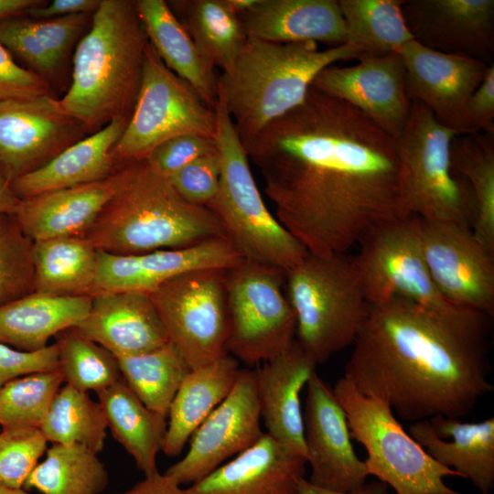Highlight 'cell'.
<instances>
[{
    "label": "cell",
    "instance_id": "obj_1",
    "mask_svg": "<svg viewBox=\"0 0 494 494\" xmlns=\"http://www.w3.org/2000/svg\"><path fill=\"white\" fill-rule=\"evenodd\" d=\"M242 145L275 217L308 252L346 253L371 228L402 219L394 139L338 98L310 87Z\"/></svg>",
    "mask_w": 494,
    "mask_h": 494
},
{
    "label": "cell",
    "instance_id": "obj_2",
    "mask_svg": "<svg viewBox=\"0 0 494 494\" xmlns=\"http://www.w3.org/2000/svg\"><path fill=\"white\" fill-rule=\"evenodd\" d=\"M490 319L404 298L370 305L343 377L403 420L461 419L494 389Z\"/></svg>",
    "mask_w": 494,
    "mask_h": 494
},
{
    "label": "cell",
    "instance_id": "obj_3",
    "mask_svg": "<svg viewBox=\"0 0 494 494\" xmlns=\"http://www.w3.org/2000/svg\"><path fill=\"white\" fill-rule=\"evenodd\" d=\"M147 42L135 1L101 0L77 44L70 87L59 99L65 113L90 134L114 119H129Z\"/></svg>",
    "mask_w": 494,
    "mask_h": 494
},
{
    "label": "cell",
    "instance_id": "obj_4",
    "mask_svg": "<svg viewBox=\"0 0 494 494\" xmlns=\"http://www.w3.org/2000/svg\"><path fill=\"white\" fill-rule=\"evenodd\" d=\"M117 176L114 194L85 235L97 250L136 254L226 237L209 209L186 201L145 158L121 164Z\"/></svg>",
    "mask_w": 494,
    "mask_h": 494
},
{
    "label": "cell",
    "instance_id": "obj_5",
    "mask_svg": "<svg viewBox=\"0 0 494 494\" xmlns=\"http://www.w3.org/2000/svg\"><path fill=\"white\" fill-rule=\"evenodd\" d=\"M360 56L350 44L319 49L312 41L275 43L247 37L232 68L220 76L218 96L244 144L301 104L322 70Z\"/></svg>",
    "mask_w": 494,
    "mask_h": 494
},
{
    "label": "cell",
    "instance_id": "obj_6",
    "mask_svg": "<svg viewBox=\"0 0 494 494\" xmlns=\"http://www.w3.org/2000/svg\"><path fill=\"white\" fill-rule=\"evenodd\" d=\"M215 112V140L221 169L218 192L207 208L218 218L225 236L243 261L287 272L308 252L265 205L245 148L219 96Z\"/></svg>",
    "mask_w": 494,
    "mask_h": 494
},
{
    "label": "cell",
    "instance_id": "obj_7",
    "mask_svg": "<svg viewBox=\"0 0 494 494\" xmlns=\"http://www.w3.org/2000/svg\"><path fill=\"white\" fill-rule=\"evenodd\" d=\"M285 283L295 340L317 365L353 344L370 305L352 256L308 252Z\"/></svg>",
    "mask_w": 494,
    "mask_h": 494
},
{
    "label": "cell",
    "instance_id": "obj_8",
    "mask_svg": "<svg viewBox=\"0 0 494 494\" xmlns=\"http://www.w3.org/2000/svg\"><path fill=\"white\" fill-rule=\"evenodd\" d=\"M460 134L441 124L423 103L412 101L408 124L395 140L402 219L471 227L475 199L467 180L454 171L450 156L451 142Z\"/></svg>",
    "mask_w": 494,
    "mask_h": 494
},
{
    "label": "cell",
    "instance_id": "obj_9",
    "mask_svg": "<svg viewBox=\"0 0 494 494\" xmlns=\"http://www.w3.org/2000/svg\"><path fill=\"white\" fill-rule=\"evenodd\" d=\"M332 389L346 413L351 437L367 451L369 476L397 494H463L444 481L460 475L431 457L404 431L387 403L361 393L344 377Z\"/></svg>",
    "mask_w": 494,
    "mask_h": 494
},
{
    "label": "cell",
    "instance_id": "obj_10",
    "mask_svg": "<svg viewBox=\"0 0 494 494\" xmlns=\"http://www.w3.org/2000/svg\"><path fill=\"white\" fill-rule=\"evenodd\" d=\"M285 273L247 261L225 271L226 351L238 361L259 366L295 340V315L283 291Z\"/></svg>",
    "mask_w": 494,
    "mask_h": 494
},
{
    "label": "cell",
    "instance_id": "obj_11",
    "mask_svg": "<svg viewBox=\"0 0 494 494\" xmlns=\"http://www.w3.org/2000/svg\"><path fill=\"white\" fill-rule=\"evenodd\" d=\"M216 112L186 81L170 70L149 41L137 99L113 148L116 162L140 160L181 134L216 135Z\"/></svg>",
    "mask_w": 494,
    "mask_h": 494
},
{
    "label": "cell",
    "instance_id": "obj_12",
    "mask_svg": "<svg viewBox=\"0 0 494 494\" xmlns=\"http://www.w3.org/2000/svg\"><path fill=\"white\" fill-rule=\"evenodd\" d=\"M225 271L187 272L149 292L169 341L190 370L227 354Z\"/></svg>",
    "mask_w": 494,
    "mask_h": 494
},
{
    "label": "cell",
    "instance_id": "obj_13",
    "mask_svg": "<svg viewBox=\"0 0 494 494\" xmlns=\"http://www.w3.org/2000/svg\"><path fill=\"white\" fill-rule=\"evenodd\" d=\"M358 244L352 260L370 305L404 298L439 310L456 307L430 276L413 217L378 224Z\"/></svg>",
    "mask_w": 494,
    "mask_h": 494
},
{
    "label": "cell",
    "instance_id": "obj_14",
    "mask_svg": "<svg viewBox=\"0 0 494 494\" xmlns=\"http://www.w3.org/2000/svg\"><path fill=\"white\" fill-rule=\"evenodd\" d=\"M424 258L441 295L451 305L494 315V254L471 227L413 217Z\"/></svg>",
    "mask_w": 494,
    "mask_h": 494
},
{
    "label": "cell",
    "instance_id": "obj_15",
    "mask_svg": "<svg viewBox=\"0 0 494 494\" xmlns=\"http://www.w3.org/2000/svg\"><path fill=\"white\" fill-rule=\"evenodd\" d=\"M261 420L254 370L240 369L229 395L191 435L187 454L164 474L181 487L198 482L255 444L264 433Z\"/></svg>",
    "mask_w": 494,
    "mask_h": 494
},
{
    "label": "cell",
    "instance_id": "obj_16",
    "mask_svg": "<svg viewBox=\"0 0 494 494\" xmlns=\"http://www.w3.org/2000/svg\"><path fill=\"white\" fill-rule=\"evenodd\" d=\"M84 127L51 94L0 102V171L11 183L84 138Z\"/></svg>",
    "mask_w": 494,
    "mask_h": 494
},
{
    "label": "cell",
    "instance_id": "obj_17",
    "mask_svg": "<svg viewBox=\"0 0 494 494\" xmlns=\"http://www.w3.org/2000/svg\"><path fill=\"white\" fill-rule=\"evenodd\" d=\"M357 59L355 65L325 68L311 87L353 106L395 141L408 124L412 104L401 55L364 54Z\"/></svg>",
    "mask_w": 494,
    "mask_h": 494
},
{
    "label": "cell",
    "instance_id": "obj_18",
    "mask_svg": "<svg viewBox=\"0 0 494 494\" xmlns=\"http://www.w3.org/2000/svg\"><path fill=\"white\" fill-rule=\"evenodd\" d=\"M303 413L306 463L311 484L336 492L359 489L369 476L353 448L346 413L333 389L315 372L309 379Z\"/></svg>",
    "mask_w": 494,
    "mask_h": 494
},
{
    "label": "cell",
    "instance_id": "obj_19",
    "mask_svg": "<svg viewBox=\"0 0 494 494\" xmlns=\"http://www.w3.org/2000/svg\"><path fill=\"white\" fill-rule=\"evenodd\" d=\"M399 54L405 69L409 99L423 103L444 126L471 133L467 121V103L489 65L435 51L414 40L406 43Z\"/></svg>",
    "mask_w": 494,
    "mask_h": 494
},
{
    "label": "cell",
    "instance_id": "obj_20",
    "mask_svg": "<svg viewBox=\"0 0 494 494\" xmlns=\"http://www.w3.org/2000/svg\"><path fill=\"white\" fill-rule=\"evenodd\" d=\"M243 259L226 237L191 246L136 254H113L98 250L93 295L104 291L151 292L187 272L230 269Z\"/></svg>",
    "mask_w": 494,
    "mask_h": 494
},
{
    "label": "cell",
    "instance_id": "obj_21",
    "mask_svg": "<svg viewBox=\"0 0 494 494\" xmlns=\"http://www.w3.org/2000/svg\"><path fill=\"white\" fill-rule=\"evenodd\" d=\"M402 10L413 40L422 46L493 63V0H407Z\"/></svg>",
    "mask_w": 494,
    "mask_h": 494
},
{
    "label": "cell",
    "instance_id": "obj_22",
    "mask_svg": "<svg viewBox=\"0 0 494 494\" xmlns=\"http://www.w3.org/2000/svg\"><path fill=\"white\" fill-rule=\"evenodd\" d=\"M73 328L117 359L151 351L169 342L147 292H98L91 295L85 318Z\"/></svg>",
    "mask_w": 494,
    "mask_h": 494
},
{
    "label": "cell",
    "instance_id": "obj_23",
    "mask_svg": "<svg viewBox=\"0 0 494 494\" xmlns=\"http://www.w3.org/2000/svg\"><path fill=\"white\" fill-rule=\"evenodd\" d=\"M317 366L295 340L285 351L253 370L265 433L306 459L300 393Z\"/></svg>",
    "mask_w": 494,
    "mask_h": 494
},
{
    "label": "cell",
    "instance_id": "obj_24",
    "mask_svg": "<svg viewBox=\"0 0 494 494\" xmlns=\"http://www.w3.org/2000/svg\"><path fill=\"white\" fill-rule=\"evenodd\" d=\"M306 459L263 433L251 447L189 485L187 494H299Z\"/></svg>",
    "mask_w": 494,
    "mask_h": 494
},
{
    "label": "cell",
    "instance_id": "obj_25",
    "mask_svg": "<svg viewBox=\"0 0 494 494\" xmlns=\"http://www.w3.org/2000/svg\"><path fill=\"white\" fill-rule=\"evenodd\" d=\"M408 434L444 467L469 479L481 494L494 487V418L465 423L435 415L413 422Z\"/></svg>",
    "mask_w": 494,
    "mask_h": 494
},
{
    "label": "cell",
    "instance_id": "obj_26",
    "mask_svg": "<svg viewBox=\"0 0 494 494\" xmlns=\"http://www.w3.org/2000/svg\"><path fill=\"white\" fill-rule=\"evenodd\" d=\"M247 37L275 43L321 42L338 47L348 31L336 0H257L238 16Z\"/></svg>",
    "mask_w": 494,
    "mask_h": 494
},
{
    "label": "cell",
    "instance_id": "obj_27",
    "mask_svg": "<svg viewBox=\"0 0 494 494\" xmlns=\"http://www.w3.org/2000/svg\"><path fill=\"white\" fill-rule=\"evenodd\" d=\"M117 182L116 170L104 180L22 199L14 215L33 242L85 236L114 194Z\"/></svg>",
    "mask_w": 494,
    "mask_h": 494
},
{
    "label": "cell",
    "instance_id": "obj_28",
    "mask_svg": "<svg viewBox=\"0 0 494 494\" xmlns=\"http://www.w3.org/2000/svg\"><path fill=\"white\" fill-rule=\"evenodd\" d=\"M128 120L114 119L101 130L68 146L44 166L13 180L10 183L12 190L22 199L108 178L120 166L113 151Z\"/></svg>",
    "mask_w": 494,
    "mask_h": 494
},
{
    "label": "cell",
    "instance_id": "obj_29",
    "mask_svg": "<svg viewBox=\"0 0 494 494\" xmlns=\"http://www.w3.org/2000/svg\"><path fill=\"white\" fill-rule=\"evenodd\" d=\"M91 295L59 296L33 292L0 306V343L22 351L48 347L52 337L77 327L87 316Z\"/></svg>",
    "mask_w": 494,
    "mask_h": 494
},
{
    "label": "cell",
    "instance_id": "obj_30",
    "mask_svg": "<svg viewBox=\"0 0 494 494\" xmlns=\"http://www.w3.org/2000/svg\"><path fill=\"white\" fill-rule=\"evenodd\" d=\"M240 371L239 361L225 354L190 370L178 388L168 411L162 451L178 456L193 433L229 395Z\"/></svg>",
    "mask_w": 494,
    "mask_h": 494
},
{
    "label": "cell",
    "instance_id": "obj_31",
    "mask_svg": "<svg viewBox=\"0 0 494 494\" xmlns=\"http://www.w3.org/2000/svg\"><path fill=\"white\" fill-rule=\"evenodd\" d=\"M135 4L146 38L164 64L215 108L220 77L200 54L167 3L137 0Z\"/></svg>",
    "mask_w": 494,
    "mask_h": 494
},
{
    "label": "cell",
    "instance_id": "obj_32",
    "mask_svg": "<svg viewBox=\"0 0 494 494\" xmlns=\"http://www.w3.org/2000/svg\"><path fill=\"white\" fill-rule=\"evenodd\" d=\"M96 393L108 428L137 468L145 477L159 472L156 456L162 451L166 417L147 408L123 378Z\"/></svg>",
    "mask_w": 494,
    "mask_h": 494
},
{
    "label": "cell",
    "instance_id": "obj_33",
    "mask_svg": "<svg viewBox=\"0 0 494 494\" xmlns=\"http://www.w3.org/2000/svg\"><path fill=\"white\" fill-rule=\"evenodd\" d=\"M98 250L85 236L33 243L35 292L59 296L92 295Z\"/></svg>",
    "mask_w": 494,
    "mask_h": 494
},
{
    "label": "cell",
    "instance_id": "obj_34",
    "mask_svg": "<svg viewBox=\"0 0 494 494\" xmlns=\"http://www.w3.org/2000/svg\"><path fill=\"white\" fill-rule=\"evenodd\" d=\"M166 3L204 59L214 68L229 71L247 36L239 17L227 7L224 0Z\"/></svg>",
    "mask_w": 494,
    "mask_h": 494
},
{
    "label": "cell",
    "instance_id": "obj_35",
    "mask_svg": "<svg viewBox=\"0 0 494 494\" xmlns=\"http://www.w3.org/2000/svg\"><path fill=\"white\" fill-rule=\"evenodd\" d=\"M450 156L454 171L467 180L475 199L472 232L494 254V136L460 134L451 142Z\"/></svg>",
    "mask_w": 494,
    "mask_h": 494
},
{
    "label": "cell",
    "instance_id": "obj_36",
    "mask_svg": "<svg viewBox=\"0 0 494 494\" xmlns=\"http://www.w3.org/2000/svg\"><path fill=\"white\" fill-rule=\"evenodd\" d=\"M108 483L98 454L81 445L52 444L22 489L42 494H102Z\"/></svg>",
    "mask_w": 494,
    "mask_h": 494
},
{
    "label": "cell",
    "instance_id": "obj_37",
    "mask_svg": "<svg viewBox=\"0 0 494 494\" xmlns=\"http://www.w3.org/2000/svg\"><path fill=\"white\" fill-rule=\"evenodd\" d=\"M348 42L360 55L399 53L413 38L406 25L402 0H339Z\"/></svg>",
    "mask_w": 494,
    "mask_h": 494
},
{
    "label": "cell",
    "instance_id": "obj_38",
    "mask_svg": "<svg viewBox=\"0 0 494 494\" xmlns=\"http://www.w3.org/2000/svg\"><path fill=\"white\" fill-rule=\"evenodd\" d=\"M123 380L150 410L167 418L170 404L190 368L169 341L145 353L119 358Z\"/></svg>",
    "mask_w": 494,
    "mask_h": 494
},
{
    "label": "cell",
    "instance_id": "obj_39",
    "mask_svg": "<svg viewBox=\"0 0 494 494\" xmlns=\"http://www.w3.org/2000/svg\"><path fill=\"white\" fill-rule=\"evenodd\" d=\"M39 429L52 444L81 445L99 454L104 447L107 422L103 409L86 392L61 386Z\"/></svg>",
    "mask_w": 494,
    "mask_h": 494
},
{
    "label": "cell",
    "instance_id": "obj_40",
    "mask_svg": "<svg viewBox=\"0 0 494 494\" xmlns=\"http://www.w3.org/2000/svg\"><path fill=\"white\" fill-rule=\"evenodd\" d=\"M59 370L64 382L82 392H98L122 379L117 358L73 328L57 335Z\"/></svg>",
    "mask_w": 494,
    "mask_h": 494
},
{
    "label": "cell",
    "instance_id": "obj_41",
    "mask_svg": "<svg viewBox=\"0 0 494 494\" xmlns=\"http://www.w3.org/2000/svg\"><path fill=\"white\" fill-rule=\"evenodd\" d=\"M64 382L59 369L15 378L0 389V425L38 427Z\"/></svg>",
    "mask_w": 494,
    "mask_h": 494
},
{
    "label": "cell",
    "instance_id": "obj_42",
    "mask_svg": "<svg viewBox=\"0 0 494 494\" xmlns=\"http://www.w3.org/2000/svg\"><path fill=\"white\" fill-rule=\"evenodd\" d=\"M33 243L14 214H0V306L35 292Z\"/></svg>",
    "mask_w": 494,
    "mask_h": 494
},
{
    "label": "cell",
    "instance_id": "obj_43",
    "mask_svg": "<svg viewBox=\"0 0 494 494\" xmlns=\"http://www.w3.org/2000/svg\"><path fill=\"white\" fill-rule=\"evenodd\" d=\"M48 449V440L38 427H5L0 431V481L15 488L23 485Z\"/></svg>",
    "mask_w": 494,
    "mask_h": 494
},
{
    "label": "cell",
    "instance_id": "obj_44",
    "mask_svg": "<svg viewBox=\"0 0 494 494\" xmlns=\"http://www.w3.org/2000/svg\"><path fill=\"white\" fill-rule=\"evenodd\" d=\"M0 43L48 82L61 64L38 39L25 16L0 21Z\"/></svg>",
    "mask_w": 494,
    "mask_h": 494
},
{
    "label": "cell",
    "instance_id": "obj_45",
    "mask_svg": "<svg viewBox=\"0 0 494 494\" xmlns=\"http://www.w3.org/2000/svg\"><path fill=\"white\" fill-rule=\"evenodd\" d=\"M220 169L217 149L194 159L168 177V180L186 201L207 207L218 192Z\"/></svg>",
    "mask_w": 494,
    "mask_h": 494
},
{
    "label": "cell",
    "instance_id": "obj_46",
    "mask_svg": "<svg viewBox=\"0 0 494 494\" xmlns=\"http://www.w3.org/2000/svg\"><path fill=\"white\" fill-rule=\"evenodd\" d=\"M217 149L214 137L181 134L156 146L145 159L152 169L168 178L194 159Z\"/></svg>",
    "mask_w": 494,
    "mask_h": 494
},
{
    "label": "cell",
    "instance_id": "obj_47",
    "mask_svg": "<svg viewBox=\"0 0 494 494\" xmlns=\"http://www.w3.org/2000/svg\"><path fill=\"white\" fill-rule=\"evenodd\" d=\"M92 14H76L65 16L36 19L29 17L33 32L61 63L75 42L91 22Z\"/></svg>",
    "mask_w": 494,
    "mask_h": 494
},
{
    "label": "cell",
    "instance_id": "obj_48",
    "mask_svg": "<svg viewBox=\"0 0 494 494\" xmlns=\"http://www.w3.org/2000/svg\"><path fill=\"white\" fill-rule=\"evenodd\" d=\"M51 94L49 83L36 72L19 66L0 43V102Z\"/></svg>",
    "mask_w": 494,
    "mask_h": 494
},
{
    "label": "cell",
    "instance_id": "obj_49",
    "mask_svg": "<svg viewBox=\"0 0 494 494\" xmlns=\"http://www.w3.org/2000/svg\"><path fill=\"white\" fill-rule=\"evenodd\" d=\"M58 368L56 343L37 351H22L0 343V389L15 378Z\"/></svg>",
    "mask_w": 494,
    "mask_h": 494
},
{
    "label": "cell",
    "instance_id": "obj_50",
    "mask_svg": "<svg viewBox=\"0 0 494 494\" xmlns=\"http://www.w3.org/2000/svg\"><path fill=\"white\" fill-rule=\"evenodd\" d=\"M467 126L471 133L494 136V64L471 95L467 108Z\"/></svg>",
    "mask_w": 494,
    "mask_h": 494
},
{
    "label": "cell",
    "instance_id": "obj_51",
    "mask_svg": "<svg viewBox=\"0 0 494 494\" xmlns=\"http://www.w3.org/2000/svg\"><path fill=\"white\" fill-rule=\"evenodd\" d=\"M101 0H53L31 8L27 15L36 19H47L76 14H93Z\"/></svg>",
    "mask_w": 494,
    "mask_h": 494
},
{
    "label": "cell",
    "instance_id": "obj_52",
    "mask_svg": "<svg viewBox=\"0 0 494 494\" xmlns=\"http://www.w3.org/2000/svg\"><path fill=\"white\" fill-rule=\"evenodd\" d=\"M119 494H187V491L165 474L157 472Z\"/></svg>",
    "mask_w": 494,
    "mask_h": 494
},
{
    "label": "cell",
    "instance_id": "obj_53",
    "mask_svg": "<svg viewBox=\"0 0 494 494\" xmlns=\"http://www.w3.org/2000/svg\"><path fill=\"white\" fill-rule=\"evenodd\" d=\"M299 494H388L387 485L383 482L371 481L350 492H336L318 488L311 484L306 478H301L298 485Z\"/></svg>",
    "mask_w": 494,
    "mask_h": 494
},
{
    "label": "cell",
    "instance_id": "obj_54",
    "mask_svg": "<svg viewBox=\"0 0 494 494\" xmlns=\"http://www.w3.org/2000/svg\"><path fill=\"white\" fill-rule=\"evenodd\" d=\"M46 3L42 0H0V21L26 16L31 8Z\"/></svg>",
    "mask_w": 494,
    "mask_h": 494
},
{
    "label": "cell",
    "instance_id": "obj_55",
    "mask_svg": "<svg viewBox=\"0 0 494 494\" xmlns=\"http://www.w3.org/2000/svg\"><path fill=\"white\" fill-rule=\"evenodd\" d=\"M19 200L12 190L10 182L0 171V214H14Z\"/></svg>",
    "mask_w": 494,
    "mask_h": 494
},
{
    "label": "cell",
    "instance_id": "obj_56",
    "mask_svg": "<svg viewBox=\"0 0 494 494\" xmlns=\"http://www.w3.org/2000/svg\"><path fill=\"white\" fill-rule=\"evenodd\" d=\"M257 0H224L227 7L237 16L253 6Z\"/></svg>",
    "mask_w": 494,
    "mask_h": 494
},
{
    "label": "cell",
    "instance_id": "obj_57",
    "mask_svg": "<svg viewBox=\"0 0 494 494\" xmlns=\"http://www.w3.org/2000/svg\"><path fill=\"white\" fill-rule=\"evenodd\" d=\"M0 494H29L24 489L11 488L0 481Z\"/></svg>",
    "mask_w": 494,
    "mask_h": 494
}]
</instances>
